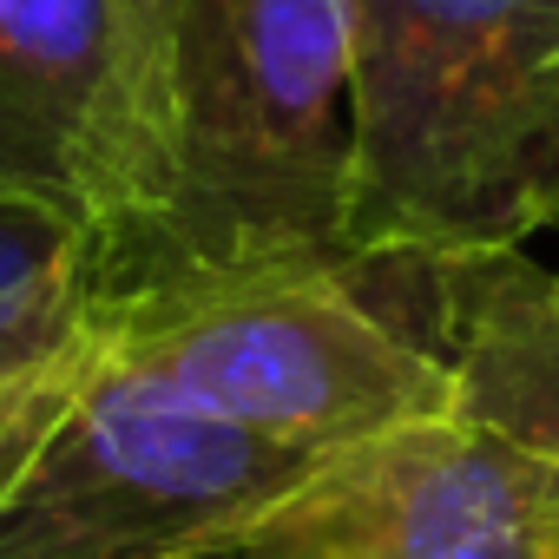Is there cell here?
Segmentation results:
<instances>
[{"label": "cell", "mask_w": 559, "mask_h": 559, "mask_svg": "<svg viewBox=\"0 0 559 559\" xmlns=\"http://www.w3.org/2000/svg\"><path fill=\"white\" fill-rule=\"evenodd\" d=\"M356 263L349 0H178L171 185L93 297Z\"/></svg>", "instance_id": "cell-1"}, {"label": "cell", "mask_w": 559, "mask_h": 559, "mask_svg": "<svg viewBox=\"0 0 559 559\" xmlns=\"http://www.w3.org/2000/svg\"><path fill=\"white\" fill-rule=\"evenodd\" d=\"M356 263L559 224V0H349Z\"/></svg>", "instance_id": "cell-2"}, {"label": "cell", "mask_w": 559, "mask_h": 559, "mask_svg": "<svg viewBox=\"0 0 559 559\" xmlns=\"http://www.w3.org/2000/svg\"><path fill=\"white\" fill-rule=\"evenodd\" d=\"M317 461L185 408L73 330L0 382V559H198Z\"/></svg>", "instance_id": "cell-3"}, {"label": "cell", "mask_w": 559, "mask_h": 559, "mask_svg": "<svg viewBox=\"0 0 559 559\" xmlns=\"http://www.w3.org/2000/svg\"><path fill=\"white\" fill-rule=\"evenodd\" d=\"M80 330L185 408L310 454L454 408L441 356L382 323L349 270L171 276L86 297Z\"/></svg>", "instance_id": "cell-4"}, {"label": "cell", "mask_w": 559, "mask_h": 559, "mask_svg": "<svg viewBox=\"0 0 559 559\" xmlns=\"http://www.w3.org/2000/svg\"><path fill=\"white\" fill-rule=\"evenodd\" d=\"M178 0H0V198L93 243V276L171 185Z\"/></svg>", "instance_id": "cell-5"}, {"label": "cell", "mask_w": 559, "mask_h": 559, "mask_svg": "<svg viewBox=\"0 0 559 559\" xmlns=\"http://www.w3.org/2000/svg\"><path fill=\"white\" fill-rule=\"evenodd\" d=\"M198 559H559V461L441 408L330 448Z\"/></svg>", "instance_id": "cell-6"}, {"label": "cell", "mask_w": 559, "mask_h": 559, "mask_svg": "<svg viewBox=\"0 0 559 559\" xmlns=\"http://www.w3.org/2000/svg\"><path fill=\"white\" fill-rule=\"evenodd\" d=\"M415 270L428 276V349L454 382V408L559 461V270L526 250L435 257Z\"/></svg>", "instance_id": "cell-7"}, {"label": "cell", "mask_w": 559, "mask_h": 559, "mask_svg": "<svg viewBox=\"0 0 559 559\" xmlns=\"http://www.w3.org/2000/svg\"><path fill=\"white\" fill-rule=\"evenodd\" d=\"M93 243L60 217L0 198V382L47 362L86 317Z\"/></svg>", "instance_id": "cell-8"}]
</instances>
